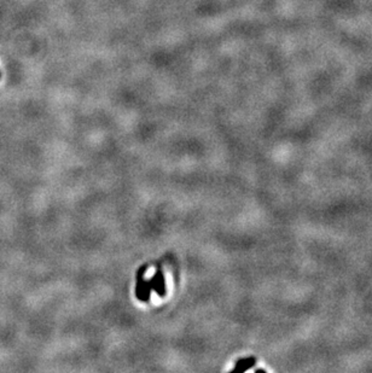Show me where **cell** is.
<instances>
[{"label": "cell", "mask_w": 372, "mask_h": 373, "mask_svg": "<svg viewBox=\"0 0 372 373\" xmlns=\"http://www.w3.org/2000/svg\"><path fill=\"white\" fill-rule=\"evenodd\" d=\"M150 290H151L150 283L144 282L143 278H142V275H141V277H139V282L138 284H137V289H136L137 297L141 299V301H149Z\"/></svg>", "instance_id": "6da1fadb"}, {"label": "cell", "mask_w": 372, "mask_h": 373, "mask_svg": "<svg viewBox=\"0 0 372 373\" xmlns=\"http://www.w3.org/2000/svg\"><path fill=\"white\" fill-rule=\"evenodd\" d=\"M150 286L151 289L156 290L160 295H163L165 293V279H163V274L158 270L156 274L154 275L151 280H150Z\"/></svg>", "instance_id": "7a4b0ae2"}, {"label": "cell", "mask_w": 372, "mask_h": 373, "mask_svg": "<svg viewBox=\"0 0 372 373\" xmlns=\"http://www.w3.org/2000/svg\"><path fill=\"white\" fill-rule=\"evenodd\" d=\"M255 360L254 359H248V360H239L237 367L234 369V371H245L248 367H250L252 365H254Z\"/></svg>", "instance_id": "3957f363"}]
</instances>
